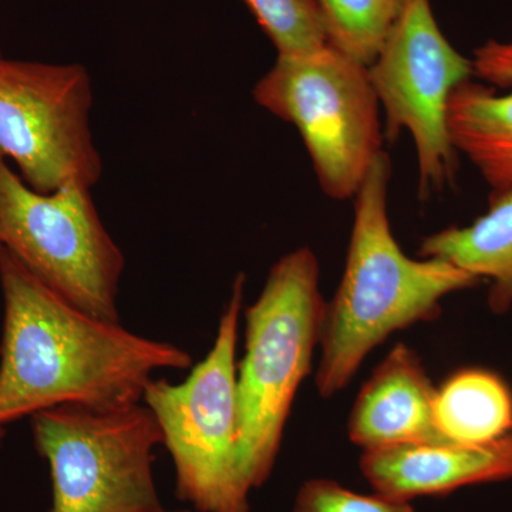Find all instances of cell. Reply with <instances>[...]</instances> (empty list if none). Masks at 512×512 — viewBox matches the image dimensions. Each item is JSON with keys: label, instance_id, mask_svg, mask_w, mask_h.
<instances>
[{"label": "cell", "instance_id": "9", "mask_svg": "<svg viewBox=\"0 0 512 512\" xmlns=\"http://www.w3.org/2000/svg\"><path fill=\"white\" fill-rule=\"evenodd\" d=\"M92 106V79L82 64L0 56V154L15 161L33 190L99 183L103 163L90 126Z\"/></svg>", "mask_w": 512, "mask_h": 512}, {"label": "cell", "instance_id": "15", "mask_svg": "<svg viewBox=\"0 0 512 512\" xmlns=\"http://www.w3.org/2000/svg\"><path fill=\"white\" fill-rule=\"evenodd\" d=\"M326 42L369 67L389 36L403 0H316Z\"/></svg>", "mask_w": 512, "mask_h": 512}, {"label": "cell", "instance_id": "5", "mask_svg": "<svg viewBox=\"0 0 512 512\" xmlns=\"http://www.w3.org/2000/svg\"><path fill=\"white\" fill-rule=\"evenodd\" d=\"M252 96L299 131L323 194L353 200L384 151L382 110L367 66L329 45L278 56Z\"/></svg>", "mask_w": 512, "mask_h": 512}, {"label": "cell", "instance_id": "13", "mask_svg": "<svg viewBox=\"0 0 512 512\" xmlns=\"http://www.w3.org/2000/svg\"><path fill=\"white\" fill-rule=\"evenodd\" d=\"M421 258L450 262L490 281L488 306L497 315L512 308V188L490 195V207L466 227H450L421 242Z\"/></svg>", "mask_w": 512, "mask_h": 512}, {"label": "cell", "instance_id": "14", "mask_svg": "<svg viewBox=\"0 0 512 512\" xmlns=\"http://www.w3.org/2000/svg\"><path fill=\"white\" fill-rule=\"evenodd\" d=\"M433 417L443 441L490 443L512 431V390L490 370H458L436 387Z\"/></svg>", "mask_w": 512, "mask_h": 512}, {"label": "cell", "instance_id": "1", "mask_svg": "<svg viewBox=\"0 0 512 512\" xmlns=\"http://www.w3.org/2000/svg\"><path fill=\"white\" fill-rule=\"evenodd\" d=\"M0 288V426L60 404L133 406L158 370L191 367L187 350L76 308L3 248Z\"/></svg>", "mask_w": 512, "mask_h": 512}, {"label": "cell", "instance_id": "2", "mask_svg": "<svg viewBox=\"0 0 512 512\" xmlns=\"http://www.w3.org/2000/svg\"><path fill=\"white\" fill-rule=\"evenodd\" d=\"M392 170L382 151L353 198L345 271L326 302L320 330L315 386L322 399L345 390L366 357L393 333L436 319L444 298L480 284L443 259L404 254L390 224Z\"/></svg>", "mask_w": 512, "mask_h": 512}, {"label": "cell", "instance_id": "12", "mask_svg": "<svg viewBox=\"0 0 512 512\" xmlns=\"http://www.w3.org/2000/svg\"><path fill=\"white\" fill-rule=\"evenodd\" d=\"M434 394L420 356L399 343L357 394L348 420L350 441L363 451L441 443Z\"/></svg>", "mask_w": 512, "mask_h": 512}, {"label": "cell", "instance_id": "8", "mask_svg": "<svg viewBox=\"0 0 512 512\" xmlns=\"http://www.w3.org/2000/svg\"><path fill=\"white\" fill-rule=\"evenodd\" d=\"M367 69L386 119L383 136L394 141L407 131L413 138L420 200L446 190L458 170L447 128L448 100L461 83L474 79L473 60L448 42L430 0H403Z\"/></svg>", "mask_w": 512, "mask_h": 512}, {"label": "cell", "instance_id": "11", "mask_svg": "<svg viewBox=\"0 0 512 512\" xmlns=\"http://www.w3.org/2000/svg\"><path fill=\"white\" fill-rule=\"evenodd\" d=\"M360 470L376 493L406 501L512 480V431L483 444L441 441L363 451Z\"/></svg>", "mask_w": 512, "mask_h": 512}, {"label": "cell", "instance_id": "16", "mask_svg": "<svg viewBox=\"0 0 512 512\" xmlns=\"http://www.w3.org/2000/svg\"><path fill=\"white\" fill-rule=\"evenodd\" d=\"M278 56H299L328 46L316 0H242Z\"/></svg>", "mask_w": 512, "mask_h": 512}, {"label": "cell", "instance_id": "6", "mask_svg": "<svg viewBox=\"0 0 512 512\" xmlns=\"http://www.w3.org/2000/svg\"><path fill=\"white\" fill-rule=\"evenodd\" d=\"M49 464L50 512H154L163 508L153 476L163 433L143 402L99 410L60 404L30 417Z\"/></svg>", "mask_w": 512, "mask_h": 512}, {"label": "cell", "instance_id": "18", "mask_svg": "<svg viewBox=\"0 0 512 512\" xmlns=\"http://www.w3.org/2000/svg\"><path fill=\"white\" fill-rule=\"evenodd\" d=\"M3 439H5V427L0 426V446H2Z\"/></svg>", "mask_w": 512, "mask_h": 512}, {"label": "cell", "instance_id": "4", "mask_svg": "<svg viewBox=\"0 0 512 512\" xmlns=\"http://www.w3.org/2000/svg\"><path fill=\"white\" fill-rule=\"evenodd\" d=\"M245 274H238L218 323L214 345L183 383L153 379L143 403L163 433L173 458L177 494L198 512H249L248 487L239 464L237 343Z\"/></svg>", "mask_w": 512, "mask_h": 512}, {"label": "cell", "instance_id": "19", "mask_svg": "<svg viewBox=\"0 0 512 512\" xmlns=\"http://www.w3.org/2000/svg\"><path fill=\"white\" fill-rule=\"evenodd\" d=\"M154 512H194V511H190V510H177V511H168V510H165V508H160V510H157V511H154Z\"/></svg>", "mask_w": 512, "mask_h": 512}, {"label": "cell", "instance_id": "10", "mask_svg": "<svg viewBox=\"0 0 512 512\" xmlns=\"http://www.w3.org/2000/svg\"><path fill=\"white\" fill-rule=\"evenodd\" d=\"M471 60L480 82L467 80L451 94L448 134L458 156L500 194L512 188V39L488 40Z\"/></svg>", "mask_w": 512, "mask_h": 512}, {"label": "cell", "instance_id": "17", "mask_svg": "<svg viewBox=\"0 0 512 512\" xmlns=\"http://www.w3.org/2000/svg\"><path fill=\"white\" fill-rule=\"evenodd\" d=\"M292 512H416L412 501L380 493L359 494L330 478H311L299 487Z\"/></svg>", "mask_w": 512, "mask_h": 512}, {"label": "cell", "instance_id": "3", "mask_svg": "<svg viewBox=\"0 0 512 512\" xmlns=\"http://www.w3.org/2000/svg\"><path fill=\"white\" fill-rule=\"evenodd\" d=\"M325 309L318 256L302 247L275 262L245 311L235 392L239 464L252 491L274 471L296 394L311 375Z\"/></svg>", "mask_w": 512, "mask_h": 512}, {"label": "cell", "instance_id": "7", "mask_svg": "<svg viewBox=\"0 0 512 512\" xmlns=\"http://www.w3.org/2000/svg\"><path fill=\"white\" fill-rule=\"evenodd\" d=\"M0 248L76 308L120 322L126 258L101 221L92 188L37 192L0 154Z\"/></svg>", "mask_w": 512, "mask_h": 512}]
</instances>
